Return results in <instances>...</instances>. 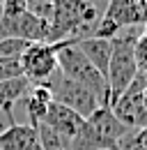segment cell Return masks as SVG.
Instances as JSON below:
<instances>
[{"label":"cell","instance_id":"22","mask_svg":"<svg viewBox=\"0 0 147 150\" xmlns=\"http://www.w3.org/2000/svg\"><path fill=\"white\" fill-rule=\"evenodd\" d=\"M0 2H2V0H0Z\"/></svg>","mask_w":147,"mask_h":150},{"label":"cell","instance_id":"12","mask_svg":"<svg viewBox=\"0 0 147 150\" xmlns=\"http://www.w3.org/2000/svg\"><path fill=\"white\" fill-rule=\"evenodd\" d=\"M76 46L80 49V53L90 60L92 65L101 72V76L106 79L108 72V62H110V53H113V39L106 37H88L76 42Z\"/></svg>","mask_w":147,"mask_h":150},{"label":"cell","instance_id":"14","mask_svg":"<svg viewBox=\"0 0 147 150\" xmlns=\"http://www.w3.org/2000/svg\"><path fill=\"white\" fill-rule=\"evenodd\" d=\"M30 44H32V42L16 39V37L0 39V58H5V60H21V56L25 53V49H28Z\"/></svg>","mask_w":147,"mask_h":150},{"label":"cell","instance_id":"21","mask_svg":"<svg viewBox=\"0 0 147 150\" xmlns=\"http://www.w3.org/2000/svg\"><path fill=\"white\" fill-rule=\"evenodd\" d=\"M32 2H39V0H32Z\"/></svg>","mask_w":147,"mask_h":150},{"label":"cell","instance_id":"17","mask_svg":"<svg viewBox=\"0 0 147 150\" xmlns=\"http://www.w3.org/2000/svg\"><path fill=\"white\" fill-rule=\"evenodd\" d=\"M16 76H23L21 62L18 60H5V58H0V81H9V79H16Z\"/></svg>","mask_w":147,"mask_h":150},{"label":"cell","instance_id":"15","mask_svg":"<svg viewBox=\"0 0 147 150\" xmlns=\"http://www.w3.org/2000/svg\"><path fill=\"white\" fill-rule=\"evenodd\" d=\"M0 16H18L23 12H30L28 9V0H2L0 2Z\"/></svg>","mask_w":147,"mask_h":150},{"label":"cell","instance_id":"5","mask_svg":"<svg viewBox=\"0 0 147 150\" xmlns=\"http://www.w3.org/2000/svg\"><path fill=\"white\" fill-rule=\"evenodd\" d=\"M145 86H147V76L138 72L133 83L127 88V93H122L110 104V111L115 113V118L129 132H138L147 125V109L143 106V97H140Z\"/></svg>","mask_w":147,"mask_h":150},{"label":"cell","instance_id":"18","mask_svg":"<svg viewBox=\"0 0 147 150\" xmlns=\"http://www.w3.org/2000/svg\"><path fill=\"white\" fill-rule=\"evenodd\" d=\"M115 150H145L140 143H138V139H136V132H127L120 141H117V148Z\"/></svg>","mask_w":147,"mask_h":150},{"label":"cell","instance_id":"11","mask_svg":"<svg viewBox=\"0 0 147 150\" xmlns=\"http://www.w3.org/2000/svg\"><path fill=\"white\" fill-rule=\"evenodd\" d=\"M37 143H39V136L32 125L14 122L0 132V150H32Z\"/></svg>","mask_w":147,"mask_h":150},{"label":"cell","instance_id":"4","mask_svg":"<svg viewBox=\"0 0 147 150\" xmlns=\"http://www.w3.org/2000/svg\"><path fill=\"white\" fill-rule=\"evenodd\" d=\"M46 86H48V90L53 95V102H57V104H62V106L76 111L78 115H83V118L92 115L99 106H104V104L97 99V95H92L85 86L76 83L71 79H64L60 72L51 76V79L46 81Z\"/></svg>","mask_w":147,"mask_h":150},{"label":"cell","instance_id":"6","mask_svg":"<svg viewBox=\"0 0 147 150\" xmlns=\"http://www.w3.org/2000/svg\"><path fill=\"white\" fill-rule=\"evenodd\" d=\"M5 37L25 39V42H32V44L35 42L55 44L51 21L41 19L32 12H23L18 16H0V39Z\"/></svg>","mask_w":147,"mask_h":150},{"label":"cell","instance_id":"23","mask_svg":"<svg viewBox=\"0 0 147 150\" xmlns=\"http://www.w3.org/2000/svg\"><path fill=\"white\" fill-rule=\"evenodd\" d=\"M53 2H55V0H53Z\"/></svg>","mask_w":147,"mask_h":150},{"label":"cell","instance_id":"2","mask_svg":"<svg viewBox=\"0 0 147 150\" xmlns=\"http://www.w3.org/2000/svg\"><path fill=\"white\" fill-rule=\"evenodd\" d=\"M57 72L64 79H71L76 83L85 86L92 95H97V99L104 106H108V83H106V79L80 53V49L76 44H67V42L57 44Z\"/></svg>","mask_w":147,"mask_h":150},{"label":"cell","instance_id":"20","mask_svg":"<svg viewBox=\"0 0 147 150\" xmlns=\"http://www.w3.org/2000/svg\"><path fill=\"white\" fill-rule=\"evenodd\" d=\"M140 97H143V106L147 109V86L143 88V95H140Z\"/></svg>","mask_w":147,"mask_h":150},{"label":"cell","instance_id":"8","mask_svg":"<svg viewBox=\"0 0 147 150\" xmlns=\"http://www.w3.org/2000/svg\"><path fill=\"white\" fill-rule=\"evenodd\" d=\"M104 19H108L117 30L143 28L147 21V2L145 0H108Z\"/></svg>","mask_w":147,"mask_h":150},{"label":"cell","instance_id":"7","mask_svg":"<svg viewBox=\"0 0 147 150\" xmlns=\"http://www.w3.org/2000/svg\"><path fill=\"white\" fill-rule=\"evenodd\" d=\"M21 72L30 83H46L57 74V44L35 42L21 56Z\"/></svg>","mask_w":147,"mask_h":150},{"label":"cell","instance_id":"3","mask_svg":"<svg viewBox=\"0 0 147 150\" xmlns=\"http://www.w3.org/2000/svg\"><path fill=\"white\" fill-rule=\"evenodd\" d=\"M124 125L115 118L110 106H99L85 118V125L71 143V150H115L117 141L127 134Z\"/></svg>","mask_w":147,"mask_h":150},{"label":"cell","instance_id":"13","mask_svg":"<svg viewBox=\"0 0 147 150\" xmlns=\"http://www.w3.org/2000/svg\"><path fill=\"white\" fill-rule=\"evenodd\" d=\"M30 81L25 76H16V79H9V81H0V111L12 115L14 104L21 102L28 90H30Z\"/></svg>","mask_w":147,"mask_h":150},{"label":"cell","instance_id":"19","mask_svg":"<svg viewBox=\"0 0 147 150\" xmlns=\"http://www.w3.org/2000/svg\"><path fill=\"white\" fill-rule=\"evenodd\" d=\"M136 139H138V143H140V146L147 150V125L143 127V129H138V132H136Z\"/></svg>","mask_w":147,"mask_h":150},{"label":"cell","instance_id":"1","mask_svg":"<svg viewBox=\"0 0 147 150\" xmlns=\"http://www.w3.org/2000/svg\"><path fill=\"white\" fill-rule=\"evenodd\" d=\"M143 35V28H127L120 30L113 37V53H110L106 83H108V106L127 93V88L138 76V62H136V39Z\"/></svg>","mask_w":147,"mask_h":150},{"label":"cell","instance_id":"9","mask_svg":"<svg viewBox=\"0 0 147 150\" xmlns=\"http://www.w3.org/2000/svg\"><path fill=\"white\" fill-rule=\"evenodd\" d=\"M44 125L48 129H53L60 139H64L71 148V143L78 139V134L85 125V118L78 115L76 111H71V109H67V106H62V104H57V102H51L46 118H44Z\"/></svg>","mask_w":147,"mask_h":150},{"label":"cell","instance_id":"10","mask_svg":"<svg viewBox=\"0 0 147 150\" xmlns=\"http://www.w3.org/2000/svg\"><path fill=\"white\" fill-rule=\"evenodd\" d=\"M23 102H25V113H28V120H30L28 125L39 127L44 122V118H46L48 104L53 102V95H51L46 83H32L28 95L23 97Z\"/></svg>","mask_w":147,"mask_h":150},{"label":"cell","instance_id":"16","mask_svg":"<svg viewBox=\"0 0 147 150\" xmlns=\"http://www.w3.org/2000/svg\"><path fill=\"white\" fill-rule=\"evenodd\" d=\"M136 62H138V72L147 76V33L136 39Z\"/></svg>","mask_w":147,"mask_h":150},{"label":"cell","instance_id":"24","mask_svg":"<svg viewBox=\"0 0 147 150\" xmlns=\"http://www.w3.org/2000/svg\"><path fill=\"white\" fill-rule=\"evenodd\" d=\"M145 2H147V0H145Z\"/></svg>","mask_w":147,"mask_h":150}]
</instances>
